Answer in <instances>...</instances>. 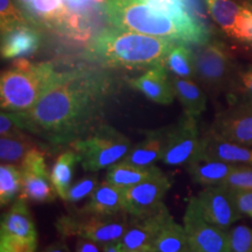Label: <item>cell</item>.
<instances>
[{"instance_id": "f35d334b", "label": "cell", "mask_w": 252, "mask_h": 252, "mask_svg": "<svg viewBox=\"0 0 252 252\" xmlns=\"http://www.w3.org/2000/svg\"><path fill=\"white\" fill-rule=\"evenodd\" d=\"M236 88L244 94L245 99L252 100V65L238 71Z\"/></svg>"}, {"instance_id": "e575fe53", "label": "cell", "mask_w": 252, "mask_h": 252, "mask_svg": "<svg viewBox=\"0 0 252 252\" xmlns=\"http://www.w3.org/2000/svg\"><path fill=\"white\" fill-rule=\"evenodd\" d=\"M37 239L0 235V252H35Z\"/></svg>"}, {"instance_id": "d6a6232c", "label": "cell", "mask_w": 252, "mask_h": 252, "mask_svg": "<svg viewBox=\"0 0 252 252\" xmlns=\"http://www.w3.org/2000/svg\"><path fill=\"white\" fill-rule=\"evenodd\" d=\"M232 40L242 43L247 48L252 50V4L245 1L243 13L239 19V23Z\"/></svg>"}, {"instance_id": "74e56055", "label": "cell", "mask_w": 252, "mask_h": 252, "mask_svg": "<svg viewBox=\"0 0 252 252\" xmlns=\"http://www.w3.org/2000/svg\"><path fill=\"white\" fill-rule=\"evenodd\" d=\"M25 131L19 127L12 112L2 110L0 115V134L1 137H21Z\"/></svg>"}, {"instance_id": "7a4b0ae2", "label": "cell", "mask_w": 252, "mask_h": 252, "mask_svg": "<svg viewBox=\"0 0 252 252\" xmlns=\"http://www.w3.org/2000/svg\"><path fill=\"white\" fill-rule=\"evenodd\" d=\"M176 42L118 28L105 30L91 41L87 58L104 67L141 69L165 64Z\"/></svg>"}, {"instance_id": "f6af8a7d", "label": "cell", "mask_w": 252, "mask_h": 252, "mask_svg": "<svg viewBox=\"0 0 252 252\" xmlns=\"http://www.w3.org/2000/svg\"><path fill=\"white\" fill-rule=\"evenodd\" d=\"M247 1H249V2H251V4H252V0H247Z\"/></svg>"}, {"instance_id": "7402d4cb", "label": "cell", "mask_w": 252, "mask_h": 252, "mask_svg": "<svg viewBox=\"0 0 252 252\" xmlns=\"http://www.w3.org/2000/svg\"><path fill=\"white\" fill-rule=\"evenodd\" d=\"M236 165L226 163L198 154L193 161L187 165L189 175L198 185H222L226 176L232 172Z\"/></svg>"}, {"instance_id": "5b68a950", "label": "cell", "mask_w": 252, "mask_h": 252, "mask_svg": "<svg viewBox=\"0 0 252 252\" xmlns=\"http://www.w3.org/2000/svg\"><path fill=\"white\" fill-rule=\"evenodd\" d=\"M84 171L98 172L122 161L132 150L130 139L109 124H100L86 138L71 144Z\"/></svg>"}, {"instance_id": "6da1fadb", "label": "cell", "mask_w": 252, "mask_h": 252, "mask_svg": "<svg viewBox=\"0 0 252 252\" xmlns=\"http://www.w3.org/2000/svg\"><path fill=\"white\" fill-rule=\"evenodd\" d=\"M112 90L111 76L103 69H71L60 72L33 108L12 115L21 130L59 149L86 138L102 124Z\"/></svg>"}, {"instance_id": "7c38bea8", "label": "cell", "mask_w": 252, "mask_h": 252, "mask_svg": "<svg viewBox=\"0 0 252 252\" xmlns=\"http://www.w3.org/2000/svg\"><path fill=\"white\" fill-rule=\"evenodd\" d=\"M209 132L220 139L252 146V100L245 99L217 113Z\"/></svg>"}, {"instance_id": "4fadbf2b", "label": "cell", "mask_w": 252, "mask_h": 252, "mask_svg": "<svg viewBox=\"0 0 252 252\" xmlns=\"http://www.w3.org/2000/svg\"><path fill=\"white\" fill-rule=\"evenodd\" d=\"M204 219L220 229L228 230L242 217L234 194L223 185L206 186L196 196Z\"/></svg>"}, {"instance_id": "ee69618b", "label": "cell", "mask_w": 252, "mask_h": 252, "mask_svg": "<svg viewBox=\"0 0 252 252\" xmlns=\"http://www.w3.org/2000/svg\"><path fill=\"white\" fill-rule=\"evenodd\" d=\"M15 1L18 2L19 4V6H20V8H21V11H23V9H25L27 7L28 5L31 4L32 1H33V0H15Z\"/></svg>"}, {"instance_id": "9a60e30c", "label": "cell", "mask_w": 252, "mask_h": 252, "mask_svg": "<svg viewBox=\"0 0 252 252\" xmlns=\"http://www.w3.org/2000/svg\"><path fill=\"white\" fill-rule=\"evenodd\" d=\"M25 23L1 31V58L18 60L31 58L39 50L42 36L39 30Z\"/></svg>"}, {"instance_id": "9c48e42d", "label": "cell", "mask_w": 252, "mask_h": 252, "mask_svg": "<svg viewBox=\"0 0 252 252\" xmlns=\"http://www.w3.org/2000/svg\"><path fill=\"white\" fill-rule=\"evenodd\" d=\"M165 204L138 216H130V222L118 247L122 252H149L166 223L172 219Z\"/></svg>"}, {"instance_id": "5bb4252c", "label": "cell", "mask_w": 252, "mask_h": 252, "mask_svg": "<svg viewBox=\"0 0 252 252\" xmlns=\"http://www.w3.org/2000/svg\"><path fill=\"white\" fill-rule=\"evenodd\" d=\"M171 187V180L162 173L125 189V212L130 216H138L154 210L163 203V198Z\"/></svg>"}, {"instance_id": "ffe728a7", "label": "cell", "mask_w": 252, "mask_h": 252, "mask_svg": "<svg viewBox=\"0 0 252 252\" xmlns=\"http://www.w3.org/2000/svg\"><path fill=\"white\" fill-rule=\"evenodd\" d=\"M81 210L99 215L124 213V190L108 181L100 182L90 195L88 203Z\"/></svg>"}, {"instance_id": "d4e9b609", "label": "cell", "mask_w": 252, "mask_h": 252, "mask_svg": "<svg viewBox=\"0 0 252 252\" xmlns=\"http://www.w3.org/2000/svg\"><path fill=\"white\" fill-rule=\"evenodd\" d=\"M149 252H190L184 225L172 217L151 245Z\"/></svg>"}, {"instance_id": "52a82bcc", "label": "cell", "mask_w": 252, "mask_h": 252, "mask_svg": "<svg viewBox=\"0 0 252 252\" xmlns=\"http://www.w3.org/2000/svg\"><path fill=\"white\" fill-rule=\"evenodd\" d=\"M196 80L212 93H222L237 86L238 71L224 43L212 39L194 50Z\"/></svg>"}, {"instance_id": "8992f818", "label": "cell", "mask_w": 252, "mask_h": 252, "mask_svg": "<svg viewBox=\"0 0 252 252\" xmlns=\"http://www.w3.org/2000/svg\"><path fill=\"white\" fill-rule=\"evenodd\" d=\"M130 222L127 213L99 215L78 210L63 215L55 222V228L62 237H82L103 245L121 241Z\"/></svg>"}, {"instance_id": "836d02e7", "label": "cell", "mask_w": 252, "mask_h": 252, "mask_svg": "<svg viewBox=\"0 0 252 252\" xmlns=\"http://www.w3.org/2000/svg\"><path fill=\"white\" fill-rule=\"evenodd\" d=\"M98 185V180H97L96 176L83 178L82 180L69 187L64 201L68 203H77L83 198L90 197V195L94 193V190Z\"/></svg>"}, {"instance_id": "e0dca14e", "label": "cell", "mask_w": 252, "mask_h": 252, "mask_svg": "<svg viewBox=\"0 0 252 252\" xmlns=\"http://www.w3.org/2000/svg\"><path fill=\"white\" fill-rule=\"evenodd\" d=\"M200 154L231 165H252V146L220 139L210 132L202 137Z\"/></svg>"}, {"instance_id": "d590c367", "label": "cell", "mask_w": 252, "mask_h": 252, "mask_svg": "<svg viewBox=\"0 0 252 252\" xmlns=\"http://www.w3.org/2000/svg\"><path fill=\"white\" fill-rule=\"evenodd\" d=\"M0 14H1V31L13 27L15 25L31 23L24 15L21 9H18L12 0H0Z\"/></svg>"}, {"instance_id": "603a6c76", "label": "cell", "mask_w": 252, "mask_h": 252, "mask_svg": "<svg viewBox=\"0 0 252 252\" xmlns=\"http://www.w3.org/2000/svg\"><path fill=\"white\" fill-rule=\"evenodd\" d=\"M175 97L181 103L185 113L197 118L207 108V96L194 80L178 76L171 77Z\"/></svg>"}, {"instance_id": "b9f144b4", "label": "cell", "mask_w": 252, "mask_h": 252, "mask_svg": "<svg viewBox=\"0 0 252 252\" xmlns=\"http://www.w3.org/2000/svg\"><path fill=\"white\" fill-rule=\"evenodd\" d=\"M42 252H70V250H69L67 244L63 243V242H56V243L50 244Z\"/></svg>"}, {"instance_id": "44dd1931", "label": "cell", "mask_w": 252, "mask_h": 252, "mask_svg": "<svg viewBox=\"0 0 252 252\" xmlns=\"http://www.w3.org/2000/svg\"><path fill=\"white\" fill-rule=\"evenodd\" d=\"M160 174H162L161 169L154 165L138 166L122 160L109 167L105 181L125 190L132 186Z\"/></svg>"}, {"instance_id": "8d00e7d4", "label": "cell", "mask_w": 252, "mask_h": 252, "mask_svg": "<svg viewBox=\"0 0 252 252\" xmlns=\"http://www.w3.org/2000/svg\"><path fill=\"white\" fill-rule=\"evenodd\" d=\"M182 1L194 20L204 30L213 33V19L208 11L207 0H182Z\"/></svg>"}, {"instance_id": "277c9868", "label": "cell", "mask_w": 252, "mask_h": 252, "mask_svg": "<svg viewBox=\"0 0 252 252\" xmlns=\"http://www.w3.org/2000/svg\"><path fill=\"white\" fill-rule=\"evenodd\" d=\"M104 9L109 23L118 30L185 43L182 32L174 20L153 7L149 0H105Z\"/></svg>"}, {"instance_id": "f546056e", "label": "cell", "mask_w": 252, "mask_h": 252, "mask_svg": "<svg viewBox=\"0 0 252 252\" xmlns=\"http://www.w3.org/2000/svg\"><path fill=\"white\" fill-rule=\"evenodd\" d=\"M21 193V168L12 163L0 166V203L4 207Z\"/></svg>"}, {"instance_id": "ab89813d", "label": "cell", "mask_w": 252, "mask_h": 252, "mask_svg": "<svg viewBox=\"0 0 252 252\" xmlns=\"http://www.w3.org/2000/svg\"><path fill=\"white\" fill-rule=\"evenodd\" d=\"M232 194H234L236 206L242 213V215H248L252 219V189L251 190L232 191Z\"/></svg>"}, {"instance_id": "8fae6325", "label": "cell", "mask_w": 252, "mask_h": 252, "mask_svg": "<svg viewBox=\"0 0 252 252\" xmlns=\"http://www.w3.org/2000/svg\"><path fill=\"white\" fill-rule=\"evenodd\" d=\"M201 137L196 118L184 112L175 125H172L165 153L160 161L168 166L188 165L201 151Z\"/></svg>"}, {"instance_id": "d6986e66", "label": "cell", "mask_w": 252, "mask_h": 252, "mask_svg": "<svg viewBox=\"0 0 252 252\" xmlns=\"http://www.w3.org/2000/svg\"><path fill=\"white\" fill-rule=\"evenodd\" d=\"M26 201L19 196L12 207L5 213L0 224V235L37 239L35 223Z\"/></svg>"}, {"instance_id": "f1b7e54d", "label": "cell", "mask_w": 252, "mask_h": 252, "mask_svg": "<svg viewBox=\"0 0 252 252\" xmlns=\"http://www.w3.org/2000/svg\"><path fill=\"white\" fill-rule=\"evenodd\" d=\"M35 149L33 141L26 135L21 137H1L0 138V160L1 163L18 165L23 162L28 153Z\"/></svg>"}, {"instance_id": "7bdbcfd3", "label": "cell", "mask_w": 252, "mask_h": 252, "mask_svg": "<svg viewBox=\"0 0 252 252\" xmlns=\"http://www.w3.org/2000/svg\"><path fill=\"white\" fill-rule=\"evenodd\" d=\"M104 252H122V250L121 248L118 247V244L115 243V244L105 245V248H104Z\"/></svg>"}, {"instance_id": "2e32d148", "label": "cell", "mask_w": 252, "mask_h": 252, "mask_svg": "<svg viewBox=\"0 0 252 252\" xmlns=\"http://www.w3.org/2000/svg\"><path fill=\"white\" fill-rule=\"evenodd\" d=\"M165 64L151 68L139 77L127 80L128 86L140 91L145 97L154 103L169 105L175 98L171 77Z\"/></svg>"}, {"instance_id": "3957f363", "label": "cell", "mask_w": 252, "mask_h": 252, "mask_svg": "<svg viewBox=\"0 0 252 252\" xmlns=\"http://www.w3.org/2000/svg\"><path fill=\"white\" fill-rule=\"evenodd\" d=\"M60 72L49 62L33 63L26 59L14 60L0 77V105L9 112L33 108L58 80Z\"/></svg>"}, {"instance_id": "484cf974", "label": "cell", "mask_w": 252, "mask_h": 252, "mask_svg": "<svg viewBox=\"0 0 252 252\" xmlns=\"http://www.w3.org/2000/svg\"><path fill=\"white\" fill-rule=\"evenodd\" d=\"M23 12L31 23L34 20L35 23L60 27L67 12V6L65 0H33Z\"/></svg>"}, {"instance_id": "4316f807", "label": "cell", "mask_w": 252, "mask_h": 252, "mask_svg": "<svg viewBox=\"0 0 252 252\" xmlns=\"http://www.w3.org/2000/svg\"><path fill=\"white\" fill-rule=\"evenodd\" d=\"M80 162V158L74 150L65 151L56 158L54 165L52 167L50 178L54 185L56 193L63 201L67 196L68 189L70 187L72 175H74L75 166Z\"/></svg>"}, {"instance_id": "60d3db41", "label": "cell", "mask_w": 252, "mask_h": 252, "mask_svg": "<svg viewBox=\"0 0 252 252\" xmlns=\"http://www.w3.org/2000/svg\"><path fill=\"white\" fill-rule=\"evenodd\" d=\"M104 248H105V245L97 243L91 239L78 237L75 252H104Z\"/></svg>"}, {"instance_id": "83f0119b", "label": "cell", "mask_w": 252, "mask_h": 252, "mask_svg": "<svg viewBox=\"0 0 252 252\" xmlns=\"http://www.w3.org/2000/svg\"><path fill=\"white\" fill-rule=\"evenodd\" d=\"M165 67L174 74V76L196 80L194 50L185 43H175L166 56Z\"/></svg>"}, {"instance_id": "ba28073f", "label": "cell", "mask_w": 252, "mask_h": 252, "mask_svg": "<svg viewBox=\"0 0 252 252\" xmlns=\"http://www.w3.org/2000/svg\"><path fill=\"white\" fill-rule=\"evenodd\" d=\"M184 228L190 252H229L228 230L204 219L196 196L189 198L184 215Z\"/></svg>"}, {"instance_id": "ac0fdd59", "label": "cell", "mask_w": 252, "mask_h": 252, "mask_svg": "<svg viewBox=\"0 0 252 252\" xmlns=\"http://www.w3.org/2000/svg\"><path fill=\"white\" fill-rule=\"evenodd\" d=\"M172 125L145 132V139L138 144L126 156L125 161L138 166H150L160 161L165 153Z\"/></svg>"}, {"instance_id": "30bf717a", "label": "cell", "mask_w": 252, "mask_h": 252, "mask_svg": "<svg viewBox=\"0 0 252 252\" xmlns=\"http://www.w3.org/2000/svg\"><path fill=\"white\" fill-rule=\"evenodd\" d=\"M21 193L19 196L35 203H49L59 196L47 168L43 153L32 150L21 162Z\"/></svg>"}, {"instance_id": "1f68e13d", "label": "cell", "mask_w": 252, "mask_h": 252, "mask_svg": "<svg viewBox=\"0 0 252 252\" xmlns=\"http://www.w3.org/2000/svg\"><path fill=\"white\" fill-rule=\"evenodd\" d=\"M222 185L232 191L251 190L252 165H236Z\"/></svg>"}, {"instance_id": "4dcf8cb0", "label": "cell", "mask_w": 252, "mask_h": 252, "mask_svg": "<svg viewBox=\"0 0 252 252\" xmlns=\"http://www.w3.org/2000/svg\"><path fill=\"white\" fill-rule=\"evenodd\" d=\"M229 252H252V228L236 225L228 229Z\"/></svg>"}, {"instance_id": "cb8c5ba5", "label": "cell", "mask_w": 252, "mask_h": 252, "mask_svg": "<svg viewBox=\"0 0 252 252\" xmlns=\"http://www.w3.org/2000/svg\"><path fill=\"white\" fill-rule=\"evenodd\" d=\"M207 5L213 23H215L226 36L232 39L243 13L245 2L239 4L236 0H207Z\"/></svg>"}]
</instances>
